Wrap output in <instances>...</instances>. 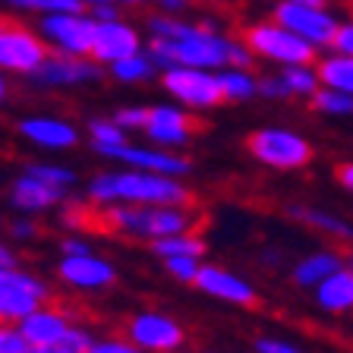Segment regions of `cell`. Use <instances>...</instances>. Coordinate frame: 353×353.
Returning <instances> with one entry per match:
<instances>
[{
  "label": "cell",
  "mask_w": 353,
  "mask_h": 353,
  "mask_svg": "<svg viewBox=\"0 0 353 353\" xmlns=\"http://www.w3.org/2000/svg\"><path fill=\"white\" fill-rule=\"evenodd\" d=\"M218 79H221V88H224V101H246V98L259 95V79L250 70L224 66V73Z\"/></svg>",
  "instance_id": "cell-26"
},
{
  "label": "cell",
  "mask_w": 353,
  "mask_h": 353,
  "mask_svg": "<svg viewBox=\"0 0 353 353\" xmlns=\"http://www.w3.org/2000/svg\"><path fill=\"white\" fill-rule=\"evenodd\" d=\"M316 303L322 312H331V316L353 312V268L350 265H344L341 272H334L331 278H325L316 287Z\"/></svg>",
  "instance_id": "cell-19"
},
{
  "label": "cell",
  "mask_w": 353,
  "mask_h": 353,
  "mask_svg": "<svg viewBox=\"0 0 353 353\" xmlns=\"http://www.w3.org/2000/svg\"><path fill=\"white\" fill-rule=\"evenodd\" d=\"M334 176H338V183L344 186L347 192H353V161L338 164V170H334Z\"/></svg>",
  "instance_id": "cell-40"
},
{
  "label": "cell",
  "mask_w": 353,
  "mask_h": 353,
  "mask_svg": "<svg viewBox=\"0 0 353 353\" xmlns=\"http://www.w3.org/2000/svg\"><path fill=\"white\" fill-rule=\"evenodd\" d=\"M57 274L70 287H82V290H98V287L114 284V278H117L114 265L92 256V252L88 256H63Z\"/></svg>",
  "instance_id": "cell-14"
},
{
  "label": "cell",
  "mask_w": 353,
  "mask_h": 353,
  "mask_svg": "<svg viewBox=\"0 0 353 353\" xmlns=\"http://www.w3.org/2000/svg\"><path fill=\"white\" fill-rule=\"evenodd\" d=\"M63 256H88V246L82 240H63Z\"/></svg>",
  "instance_id": "cell-41"
},
{
  "label": "cell",
  "mask_w": 353,
  "mask_h": 353,
  "mask_svg": "<svg viewBox=\"0 0 353 353\" xmlns=\"http://www.w3.org/2000/svg\"><path fill=\"white\" fill-rule=\"evenodd\" d=\"M32 230H35V228H32V224H26V221H16V224H13V234L16 236H32Z\"/></svg>",
  "instance_id": "cell-43"
},
{
  "label": "cell",
  "mask_w": 353,
  "mask_h": 353,
  "mask_svg": "<svg viewBox=\"0 0 353 353\" xmlns=\"http://www.w3.org/2000/svg\"><path fill=\"white\" fill-rule=\"evenodd\" d=\"M88 353H145L142 347H136L132 341H117V338H108V341H95V347Z\"/></svg>",
  "instance_id": "cell-37"
},
{
  "label": "cell",
  "mask_w": 353,
  "mask_h": 353,
  "mask_svg": "<svg viewBox=\"0 0 353 353\" xmlns=\"http://www.w3.org/2000/svg\"><path fill=\"white\" fill-rule=\"evenodd\" d=\"M272 19H278L281 26L306 38L309 44H316L319 51L331 48L341 29V19L328 7H306V3H296V0H281Z\"/></svg>",
  "instance_id": "cell-6"
},
{
  "label": "cell",
  "mask_w": 353,
  "mask_h": 353,
  "mask_svg": "<svg viewBox=\"0 0 353 353\" xmlns=\"http://www.w3.org/2000/svg\"><path fill=\"white\" fill-rule=\"evenodd\" d=\"M347 265H350V268H353V256H350V262H347Z\"/></svg>",
  "instance_id": "cell-49"
},
{
  "label": "cell",
  "mask_w": 353,
  "mask_h": 353,
  "mask_svg": "<svg viewBox=\"0 0 353 353\" xmlns=\"http://www.w3.org/2000/svg\"><path fill=\"white\" fill-rule=\"evenodd\" d=\"M328 51H341V54H350L353 57V16L347 22H341L338 38H334V44H331Z\"/></svg>",
  "instance_id": "cell-38"
},
{
  "label": "cell",
  "mask_w": 353,
  "mask_h": 353,
  "mask_svg": "<svg viewBox=\"0 0 353 353\" xmlns=\"http://www.w3.org/2000/svg\"><path fill=\"white\" fill-rule=\"evenodd\" d=\"M120 3H139V0H120Z\"/></svg>",
  "instance_id": "cell-48"
},
{
  "label": "cell",
  "mask_w": 353,
  "mask_h": 353,
  "mask_svg": "<svg viewBox=\"0 0 353 353\" xmlns=\"http://www.w3.org/2000/svg\"><path fill=\"white\" fill-rule=\"evenodd\" d=\"M0 274H3V268H0Z\"/></svg>",
  "instance_id": "cell-50"
},
{
  "label": "cell",
  "mask_w": 353,
  "mask_h": 353,
  "mask_svg": "<svg viewBox=\"0 0 353 353\" xmlns=\"http://www.w3.org/2000/svg\"><path fill=\"white\" fill-rule=\"evenodd\" d=\"M0 353H35V347L22 334L19 325L0 322Z\"/></svg>",
  "instance_id": "cell-31"
},
{
  "label": "cell",
  "mask_w": 353,
  "mask_h": 353,
  "mask_svg": "<svg viewBox=\"0 0 353 353\" xmlns=\"http://www.w3.org/2000/svg\"><path fill=\"white\" fill-rule=\"evenodd\" d=\"M158 3H161L164 10H183L190 0H158Z\"/></svg>",
  "instance_id": "cell-44"
},
{
  "label": "cell",
  "mask_w": 353,
  "mask_h": 353,
  "mask_svg": "<svg viewBox=\"0 0 353 353\" xmlns=\"http://www.w3.org/2000/svg\"><path fill=\"white\" fill-rule=\"evenodd\" d=\"M114 120H117L123 130H145L148 123V108H123L114 114Z\"/></svg>",
  "instance_id": "cell-35"
},
{
  "label": "cell",
  "mask_w": 353,
  "mask_h": 353,
  "mask_svg": "<svg viewBox=\"0 0 353 353\" xmlns=\"http://www.w3.org/2000/svg\"><path fill=\"white\" fill-rule=\"evenodd\" d=\"M92 145L98 148V154L114 152V148L126 145V130L117 120H92Z\"/></svg>",
  "instance_id": "cell-29"
},
{
  "label": "cell",
  "mask_w": 353,
  "mask_h": 353,
  "mask_svg": "<svg viewBox=\"0 0 353 353\" xmlns=\"http://www.w3.org/2000/svg\"><path fill=\"white\" fill-rule=\"evenodd\" d=\"M290 214H294L300 224L319 230V234H328V236H334V240L353 243V224L350 221H344V218H338V214L322 212V208H309V205H294L290 208Z\"/></svg>",
  "instance_id": "cell-23"
},
{
  "label": "cell",
  "mask_w": 353,
  "mask_h": 353,
  "mask_svg": "<svg viewBox=\"0 0 353 353\" xmlns=\"http://www.w3.org/2000/svg\"><path fill=\"white\" fill-rule=\"evenodd\" d=\"M29 174H32V176H41V180H48V183H54V186H70V183L76 180L73 170L54 168V164H32Z\"/></svg>",
  "instance_id": "cell-34"
},
{
  "label": "cell",
  "mask_w": 353,
  "mask_h": 353,
  "mask_svg": "<svg viewBox=\"0 0 353 353\" xmlns=\"http://www.w3.org/2000/svg\"><path fill=\"white\" fill-rule=\"evenodd\" d=\"M38 82H48V85H70V82H88L98 76V63L85 57H76V54H48L41 66L35 73Z\"/></svg>",
  "instance_id": "cell-16"
},
{
  "label": "cell",
  "mask_w": 353,
  "mask_h": 353,
  "mask_svg": "<svg viewBox=\"0 0 353 353\" xmlns=\"http://www.w3.org/2000/svg\"><path fill=\"white\" fill-rule=\"evenodd\" d=\"M164 88L190 108H214L224 101V88H221L218 76H212L208 70H196V66L164 70Z\"/></svg>",
  "instance_id": "cell-9"
},
{
  "label": "cell",
  "mask_w": 353,
  "mask_h": 353,
  "mask_svg": "<svg viewBox=\"0 0 353 353\" xmlns=\"http://www.w3.org/2000/svg\"><path fill=\"white\" fill-rule=\"evenodd\" d=\"M344 265L347 262L338 250H316V252H309V256H303L300 262L294 265V284L296 287H312V290H316L325 278H331L334 272H341Z\"/></svg>",
  "instance_id": "cell-21"
},
{
  "label": "cell",
  "mask_w": 353,
  "mask_h": 353,
  "mask_svg": "<svg viewBox=\"0 0 353 353\" xmlns=\"http://www.w3.org/2000/svg\"><path fill=\"white\" fill-rule=\"evenodd\" d=\"M108 158H120V161L132 164L136 170H152V174H164V176H183L190 174V161L176 158V154L158 152V148H132V145H120L114 152H108Z\"/></svg>",
  "instance_id": "cell-17"
},
{
  "label": "cell",
  "mask_w": 353,
  "mask_h": 353,
  "mask_svg": "<svg viewBox=\"0 0 353 353\" xmlns=\"http://www.w3.org/2000/svg\"><path fill=\"white\" fill-rule=\"evenodd\" d=\"M309 108L316 114H325V117H353V95L338 92L331 85H322L316 95L309 98Z\"/></svg>",
  "instance_id": "cell-27"
},
{
  "label": "cell",
  "mask_w": 353,
  "mask_h": 353,
  "mask_svg": "<svg viewBox=\"0 0 353 353\" xmlns=\"http://www.w3.org/2000/svg\"><path fill=\"white\" fill-rule=\"evenodd\" d=\"M10 199H13V205L22 208V212H41V208H51L54 202L63 199V186H54L41 176H19L10 190Z\"/></svg>",
  "instance_id": "cell-20"
},
{
  "label": "cell",
  "mask_w": 353,
  "mask_h": 353,
  "mask_svg": "<svg viewBox=\"0 0 353 353\" xmlns=\"http://www.w3.org/2000/svg\"><path fill=\"white\" fill-rule=\"evenodd\" d=\"M19 132L26 139H32L35 145L44 148H70L76 145V130L63 120H54V117H29L19 123Z\"/></svg>",
  "instance_id": "cell-22"
},
{
  "label": "cell",
  "mask_w": 353,
  "mask_h": 353,
  "mask_svg": "<svg viewBox=\"0 0 353 353\" xmlns=\"http://www.w3.org/2000/svg\"><path fill=\"white\" fill-rule=\"evenodd\" d=\"M296 3H306V7H328V0H296Z\"/></svg>",
  "instance_id": "cell-45"
},
{
  "label": "cell",
  "mask_w": 353,
  "mask_h": 353,
  "mask_svg": "<svg viewBox=\"0 0 353 353\" xmlns=\"http://www.w3.org/2000/svg\"><path fill=\"white\" fill-rule=\"evenodd\" d=\"M10 3L29 10H44V13H82L88 7L82 0H10Z\"/></svg>",
  "instance_id": "cell-32"
},
{
  "label": "cell",
  "mask_w": 353,
  "mask_h": 353,
  "mask_svg": "<svg viewBox=\"0 0 353 353\" xmlns=\"http://www.w3.org/2000/svg\"><path fill=\"white\" fill-rule=\"evenodd\" d=\"M196 284L205 290V294L218 296L224 303H236V306H256L259 303V294L256 287L250 281H243L240 274L228 272V268H214V265H205L202 272H199Z\"/></svg>",
  "instance_id": "cell-13"
},
{
  "label": "cell",
  "mask_w": 353,
  "mask_h": 353,
  "mask_svg": "<svg viewBox=\"0 0 353 353\" xmlns=\"http://www.w3.org/2000/svg\"><path fill=\"white\" fill-rule=\"evenodd\" d=\"M152 250L164 259H170V256H196L199 259L202 252H205V243L199 240V236H192V234H174V236L154 240Z\"/></svg>",
  "instance_id": "cell-28"
},
{
  "label": "cell",
  "mask_w": 353,
  "mask_h": 353,
  "mask_svg": "<svg viewBox=\"0 0 353 353\" xmlns=\"http://www.w3.org/2000/svg\"><path fill=\"white\" fill-rule=\"evenodd\" d=\"M199 130V123L180 108H170V104H161V108L148 110V123L145 132L148 139L161 142V145H183L192 132Z\"/></svg>",
  "instance_id": "cell-15"
},
{
  "label": "cell",
  "mask_w": 353,
  "mask_h": 353,
  "mask_svg": "<svg viewBox=\"0 0 353 353\" xmlns=\"http://www.w3.org/2000/svg\"><path fill=\"white\" fill-rule=\"evenodd\" d=\"M41 32L48 41H54L63 54L85 57L95 48L98 19H88L82 13H48L41 19Z\"/></svg>",
  "instance_id": "cell-10"
},
{
  "label": "cell",
  "mask_w": 353,
  "mask_h": 353,
  "mask_svg": "<svg viewBox=\"0 0 353 353\" xmlns=\"http://www.w3.org/2000/svg\"><path fill=\"white\" fill-rule=\"evenodd\" d=\"M3 92H7V85H3V76H0V101H3Z\"/></svg>",
  "instance_id": "cell-47"
},
{
  "label": "cell",
  "mask_w": 353,
  "mask_h": 353,
  "mask_svg": "<svg viewBox=\"0 0 353 353\" xmlns=\"http://www.w3.org/2000/svg\"><path fill=\"white\" fill-rule=\"evenodd\" d=\"M44 41L22 22L0 16V70H13V73H35L38 66L48 60Z\"/></svg>",
  "instance_id": "cell-7"
},
{
  "label": "cell",
  "mask_w": 353,
  "mask_h": 353,
  "mask_svg": "<svg viewBox=\"0 0 353 353\" xmlns=\"http://www.w3.org/2000/svg\"><path fill=\"white\" fill-rule=\"evenodd\" d=\"M281 79H284L290 98H312L322 88L316 63H300V66H284L281 70Z\"/></svg>",
  "instance_id": "cell-25"
},
{
  "label": "cell",
  "mask_w": 353,
  "mask_h": 353,
  "mask_svg": "<svg viewBox=\"0 0 353 353\" xmlns=\"http://www.w3.org/2000/svg\"><path fill=\"white\" fill-rule=\"evenodd\" d=\"M51 296V290L32 274H22L16 268H3L0 274V322L19 325L26 316H32L41 303Z\"/></svg>",
  "instance_id": "cell-8"
},
{
  "label": "cell",
  "mask_w": 353,
  "mask_h": 353,
  "mask_svg": "<svg viewBox=\"0 0 353 353\" xmlns=\"http://www.w3.org/2000/svg\"><path fill=\"white\" fill-rule=\"evenodd\" d=\"M152 66H154L152 57L132 54V57H123V60H117V63H110V70H114V76H117L120 82H142L152 76Z\"/></svg>",
  "instance_id": "cell-30"
},
{
  "label": "cell",
  "mask_w": 353,
  "mask_h": 353,
  "mask_svg": "<svg viewBox=\"0 0 353 353\" xmlns=\"http://www.w3.org/2000/svg\"><path fill=\"white\" fill-rule=\"evenodd\" d=\"M256 350L259 353H303L296 344H290V341H281V338H259L256 341Z\"/></svg>",
  "instance_id": "cell-39"
},
{
  "label": "cell",
  "mask_w": 353,
  "mask_h": 353,
  "mask_svg": "<svg viewBox=\"0 0 353 353\" xmlns=\"http://www.w3.org/2000/svg\"><path fill=\"white\" fill-rule=\"evenodd\" d=\"M139 54V35L132 26L120 19H108V22H98V32H95V48H92V57L98 63H117L123 57H132Z\"/></svg>",
  "instance_id": "cell-12"
},
{
  "label": "cell",
  "mask_w": 353,
  "mask_h": 353,
  "mask_svg": "<svg viewBox=\"0 0 353 353\" xmlns=\"http://www.w3.org/2000/svg\"><path fill=\"white\" fill-rule=\"evenodd\" d=\"M82 3H92V7H98V3H108V0H82Z\"/></svg>",
  "instance_id": "cell-46"
},
{
  "label": "cell",
  "mask_w": 353,
  "mask_h": 353,
  "mask_svg": "<svg viewBox=\"0 0 353 353\" xmlns=\"http://www.w3.org/2000/svg\"><path fill=\"white\" fill-rule=\"evenodd\" d=\"M230 44L228 38H218L208 26L186 32L183 38H152L148 51L152 60L164 70L174 66H196V70H212V66H228L230 63Z\"/></svg>",
  "instance_id": "cell-2"
},
{
  "label": "cell",
  "mask_w": 353,
  "mask_h": 353,
  "mask_svg": "<svg viewBox=\"0 0 353 353\" xmlns=\"http://www.w3.org/2000/svg\"><path fill=\"white\" fill-rule=\"evenodd\" d=\"M183 325L161 312H139L126 322V341H132L145 353H174L183 344Z\"/></svg>",
  "instance_id": "cell-11"
},
{
  "label": "cell",
  "mask_w": 353,
  "mask_h": 353,
  "mask_svg": "<svg viewBox=\"0 0 353 353\" xmlns=\"http://www.w3.org/2000/svg\"><path fill=\"white\" fill-rule=\"evenodd\" d=\"M316 70H319L322 85H331V88H338V92L353 95V57L350 54H341V51L322 54L316 60Z\"/></svg>",
  "instance_id": "cell-24"
},
{
  "label": "cell",
  "mask_w": 353,
  "mask_h": 353,
  "mask_svg": "<svg viewBox=\"0 0 353 353\" xmlns=\"http://www.w3.org/2000/svg\"><path fill=\"white\" fill-rule=\"evenodd\" d=\"M259 95L284 101V98H290V92H287L284 79H281V73H278V76H262V79H259Z\"/></svg>",
  "instance_id": "cell-36"
},
{
  "label": "cell",
  "mask_w": 353,
  "mask_h": 353,
  "mask_svg": "<svg viewBox=\"0 0 353 353\" xmlns=\"http://www.w3.org/2000/svg\"><path fill=\"white\" fill-rule=\"evenodd\" d=\"M243 145L259 164L274 170H300L316 158L312 142L287 126H262V130L250 132Z\"/></svg>",
  "instance_id": "cell-4"
},
{
  "label": "cell",
  "mask_w": 353,
  "mask_h": 353,
  "mask_svg": "<svg viewBox=\"0 0 353 353\" xmlns=\"http://www.w3.org/2000/svg\"><path fill=\"white\" fill-rule=\"evenodd\" d=\"M0 268H16V256L0 243Z\"/></svg>",
  "instance_id": "cell-42"
},
{
  "label": "cell",
  "mask_w": 353,
  "mask_h": 353,
  "mask_svg": "<svg viewBox=\"0 0 353 353\" xmlns=\"http://www.w3.org/2000/svg\"><path fill=\"white\" fill-rule=\"evenodd\" d=\"M243 44L252 54L272 60V63H281V66H300V63H316L319 60L316 44H309L306 38H300L296 32L281 26L278 19L250 26V29L243 32Z\"/></svg>",
  "instance_id": "cell-5"
},
{
  "label": "cell",
  "mask_w": 353,
  "mask_h": 353,
  "mask_svg": "<svg viewBox=\"0 0 353 353\" xmlns=\"http://www.w3.org/2000/svg\"><path fill=\"white\" fill-rule=\"evenodd\" d=\"M19 328H22V334L32 341V347H54V344H60V341L66 338V331L73 328L70 325V319L60 312V309H48V306H41V309H35L32 316H26L19 322Z\"/></svg>",
  "instance_id": "cell-18"
},
{
  "label": "cell",
  "mask_w": 353,
  "mask_h": 353,
  "mask_svg": "<svg viewBox=\"0 0 353 353\" xmlns=\"http://www.w3.org/2000/svg\"><path fill=\"white\" fill-rule=\"evenodd\" d=\"M104 230H117L139 240H161L174 234H190V212L180 205H130V208H104Z\"/></svg>",
  "instance_id": "cell-3"
},
{
  "label": "cell",
  "mask_w": 353,
  "mask_h": 353,
  "mask_svg": "<svg viewBox=\"0 0 353 353\" xmlns=\"http://www.w3.org/2000/svg\"><path fill=\"white\" fill-rule=\"evenodd\" d=\"M98 202H139V205H180L190 208L192 192L164 174L130 170V174H101L88 186Z\"/></svg>",
  "instance_id": "cell-1"
},
{
  "label": "cell",
  "mask_w": 353,
  "mask_h": 353,
  "mask_svg": "<svg viewBox=\"0 0 353 353\" xmlns=\"http://www.w3.org/2000/svg\"><path fill=\"white\" fill-rule=\"evenodd\" d=\"M164 265H168V272L174 274L176 281H183V284H196L199 272H202L196 256H170V259H164Z\"/></svg>",
  "instance_id": "cell-33"
}]
</instances>
